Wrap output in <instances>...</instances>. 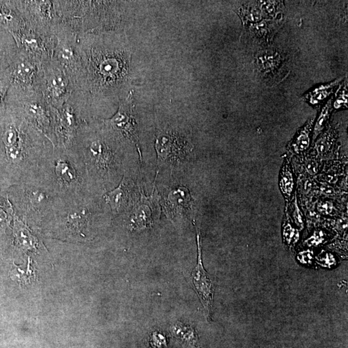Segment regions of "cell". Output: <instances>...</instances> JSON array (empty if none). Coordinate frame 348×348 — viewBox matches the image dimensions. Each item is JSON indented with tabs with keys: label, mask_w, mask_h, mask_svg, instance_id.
<instances>
[{
	"label": "cell",
	"mask_w": 348,
	"mask_h": 348,
	"mask_svg": "<svg viewBox=\"0 0 348 348\" xmlns=\"http://www.w3.org/2000/svg\"><path fill=\"white\" fill-rule=\"evenodd\" d=\"M7 108L16 111L49 139L54 147L53 108L39 92L9 89Z\"/></svg>",
	"instance_id": "277c9868"
},
{
	"label": "cell",
	"mask_w": 348,
	"mask_h": 348,
	"mask_svg": "<svg viewBox=\"0 0 348 348\" xmlns=\"http://www.w3.org/2000/svg\"><path fill=\"white\" fill-rule=\"evenodd\" d=\"M133 92L130 91L125 100L120 101L119 108L110 119L102 120L107 129L112 131L118 137L122 136L138 146V124L133 115Z\"/></svg>",
	"instance_id": "30bf717a"
},
{
	"label": "cell",
	"mask_w": 348,
	"mask_h": 348,
	"mask_svg": "<svg viewBox=\"0 0 348 348\" xmlns=\"http://www.w3.org/2000/svg\"><path fill=\"white\" fill-rule=\"evenodd\" d=\"M172 332L175 336L191 345L196 344L197 334L195 330L190 326H185L183 324L177 323L172 327Z\"/></svg>",
	"instance_id": "ffe728a7"
},
{
	"label": "cell",
	"mask_w": 348,
	"mask_h": 348,
	"mask_svg": "<svg viewBox=\"0 0 348 348\" xmlns=\"http://www.w3.org/2000/svg\"><path fill=\"white\" fill-rule=\"evenodd\" d=\"M53 148L49 139L16 111L7 108L0 117V157L24 178L39 171Z\"/></svg>",
	"instance_id": "6da1fadb"
},
{
	"label": "cell",
	"mask_w": 348,
	"mask_h": 348,
	"mask_svg": "<svg viewBox=\"0 0 348 348\" xmlns=\"http://www.w3.org/2000/svg\"><path fill=\"white\" fill-rule=\"evenodd\" d=\"M314 118H312L307 123L305 127L298 133L293 143V148L296 153H301L306 151L310 147V134H311L312 125Z\"/></svg>",
	"instance_id": "e0dca14e"
},
{
	"label": "cell",
	"mask_w": 348,
	"mask_h": 348,
	"mask_svg": "<svg viewBox=\"0 0 348 348\" xmlns=\"http://www.w3.org/2000/svg\"><path fill=\"white\" fill-rule=\"evenodd\" d=\"M124 180L115 190L106 194V201L110 204L113 211H119L121 208L127 203V192L125 190Z\"/></svg>",
	"instance_id": "ac0fdd59"
},
{
	"label": "cell",
	"mask_w": 348,
	"mask_h": 348,
	"mask_svg": "<svg viewBox=\"0 0 348 348\" xmlns=\"http://www.w3.org/2000/svg\"><path fill=\"white\" fill-rule=\"evenodd\" d=\"M241 17L243 20L244 23L246 22H256L261 20V12L259 9L255 8V7H243L239 11Z\"/></svg>",
	"instance_id": "cb8c5ba5"
},
{
	"label": "cell",
	"mask_w": 348,
	"mask_h": 348,
	"mask_svg": "<svg viewBox=\"0 0 348 348\" xmlns=\"http://www.w3.org/2000/svg\"><path fill=\"white\" fill-rule=\"evenodd\" d=\"M280 188L286 198L292 196L294 188V178L289 166L286 164L282 168L281 180L279 182Z\"/></svg>",
	"instance_id": "d6986e66"
},
{
	"label": "cell",
	"mask_w": 348,
	"mask_h": 348,
	"mask_svg": "<svg viewBox=\"0 0 348 348\" xmlns=\"http://www.w3.org/2000/svg\"><path fill=\"white\" fill-rule=\"evenodd\" d=\"M319 264H321L322 266L326 267V268H331L332 266H334L336 261L334 256L331 254H325L323 256H321V258L319 259Z\"/></svg>",
	"instance_id": "4dcf8cb0"
},
{
	"label": "cell",
	"mask_w": 348,
	"mask_h": 348,
	"mask_svg": "<svg viewBox=\"0 0 348 348\" xmlns=\"http://www.w3.org/2000/svg\"><path fill=\"white\" fill-rule=\"evenodd\" d=\"M332 189V188L327 186H324L321 187V190L323 191L325 194H331L333 192Z\"/></svg>",
	"instance_id": "e575fe53"
},
{
	"label": "cell",
	"mask_w": 348,
	"mask_h": 348,
	"mask_svg": "<svg viewBox=\"0 0 348 348\" xmlns=\"http://www.w3.org/2000/svg\"><path fill=\"white\" fill-rule=\"evenodd\" d=\"M333 141H334V138H332V133H330V131H328L321 136L315 143V150L320 155L325 154L328 152L330 148L332 147Z\"/></svg>",
	"instance_id": "603a6c76"
},
{
	"label": "cell",
	"mask_w": 348,
	"mask_h": 348,
	"mask_svg": "<svg viewBox=\"0 0 348 348\" xmlns=\"http://www.w3.org/2000/svg\"><path fill=\"white\" fill-rule=\"evenodd\" d=\"M54 2L60 21L78 34L107 32L124 22V11L118 2L58 0Z\"/></svg>",
	"instance_id": "7a4b0ae2"
},
{
	"label": "cell",
	"mask_w": 348,
	"mask_h": 348,
	"mask_svg": "<svg viewBox=\"0 0 348 348\" xmlns=\"http://www.w3.org/2000/svg\"><path fill=\"white\" fill-rule=\"evenodd\" d=\"M56 45L53 60L61 66L75 85L82 72V65L78 47V34L66 24L60 22L55 28Z\"/></svg>",
	"instance_id": "8992f818"
},
{
	"label": "cell",
	"mask_w": 348,
	"mask_h": 348,
	"mask_svg": "<svg viewBox=\"0 0 348 348\" xmlns=\"http://www.w3.org/2000/svg\"><path fill=\"white\" fill-rule=\"evenodd\" d=\"M334 206L330 201L323 202L318 206V210L324 215H331L334 212Z\"/></svg>",
	"instance_id": "1f68e13d"
},
{
	"label": "cell",
	"mask_w": 348,
	"mask_h": 348,
	"mask_svg": "<svg viewBox=\"0 0 348 348\" xmlns=\"http://www.w3.org/2000/svg\"><path fill=\"white\" fill-rule=\"evenodd\" d=\"M326 240V234L321 230L314 231V234L307 239L306 243L309 246L321 245Z\"/></svg>",
	"instance_id": "484cf974"
},
{
	"label": "cell",
	"mask_w": 348,
	"mask_h": 348,
	"mask_svg": "<svg viewBox=\"0 0 348 348\" xmlns=\"http://www.w3.org/2000/svg\"><path fill=\"white\" fill-rule=\"evenodd\" d=\"M25 26L14 0L0 1V27L9 33L18 31Z\"/></svg>",
	"instance_id": "4fadbf2b"
},
{
	"label": "cell",
	"mask_w": 348,
	"mask_h": 348,
	"mask_svg": "<svg viewBox=\"0 0 348 348\" xmlns=\"http://www.w3.org/2000/svg\"><path fill=\"white\" fill-rule=\"evenodd\" d=\"M257 67L261 71L269 73L276 70L281 63L279 54L272 51L261 53L257 57Z\"/></svg>",
	"instance_id": "2e32d148"
},
{
	"label": "cell",
	"mask_w": 348,
	"mask_h": 348,
	"mask_svg": "<svg viewBox=\"0 0 348 348\" xmlns=\"http://www.w3.org/2000/svg\"><path fill=\"white\" fill-rule=\"evenodd\" d=\"M44 184L47 192L60 199L82 197L87 169L78 153L71 147L55 146L42 161Z\"/></svg>",
	"instance_id": "3957f363"
},
{
	"label": "cell",
	"mask_w": 348,
	"mask_h": 348,
	"mask_svg": "<svg viewBox=\"0 0 348 348\" xmlns=\"http://www.w3.org/2000/svg\"><path fill=\"white\" fill-rule=\"evenodd\" d=\"M70 205L68 206L65 216H62V223L68 231L76 235L84 236L83 231L87 229L89 223V211L87 208L82 207V205Z\"/></svg>",
	"instance_id": "7c38bea8"
},
{
	"label": "cell",
	"mask_w": 348,
	"mask_h": 348,
	"mask_svg": "<svg viewBox=\"0 0 348 348\" xmlns=\"http://www.w3.org/2000/svg\"><path fill=\"white\" fill-rule=\"evenodd\" d=\"M332 98L329 100L326 105L324 106L321 111V113L317 118V122L315 123L314 135H313V140H315L323 131L327 121H328L330 114L332 111Z\"/></svg>",
	"instance_id": "44dd1931"
},
{
	"label": "cell",
	"mask_w": 348,
	"mask_h": 348,
	"mask_svg": "<svg viewBox=\"0 0 348 348\" xmlns=\"http://www.w3.org/2000/svg\"><path fill=\"white\" fill-rule=\"evenodd\" d=\"M44 65L28 59L17 53L14 62L4 74L9 80V89L19 92H39Z\"/></svg>",
	"instance_id": "9c48e42d"
},
{
	"label": "cell",
	"mask_w": 348,
	"mask_h": 348,
	"mask_svg": "<svg viewBox=\"0 0 348 348\" xmlns=\"http://www.w3.org/2000/svg\"><path fill=\"white\" fill-rule=\"evenodd\" d=\"M306 170L311 175H315L319 172V165L317 161L313 160H309L306 161L305 164Z\"/></svg>",
	"instance_id": "d6a6232c"
},
{
	"label": "cell",
	"mask_w": 348,
	"mask_h": 348,
	"mask_svg": "<svg viewBox=\"0 0 348 348\" xmlns=\"http://www.w3.org/2000/svg\"><path fill=\"white\" fill-rule=\"evenodd\" d=\"M283 238L288 245L295 244L299 241V231L288 222L283 226Z\"/></svg>",
	"instance_id": "d4e9b609"
},
{
	"label": "cell",
	"mask_w": 348,
	"mask_h": 348,
	"mask_svg": "<svg viewBox=\"0 0 348 348\" xmlns=\"http://www.w3.org/2000/svg\"><path fill=\"white\" fill-rule=\"evenodd\" d=\"M38 91L50 106L57 109L69 100L74 86L64 69L52 60L44 65Z\"/></svg>",
	"instance_id": "5b68a950"
},
{
	"label": "cell",
	"mask_w": 348,
	"mask_h": 348,
	"mask_svg": "<svg viewBox=\"0 0 348 348\" xmlns=\"http://www.w3.org/2000/svg\"><path fill=\"white\" fill-rule=\"evenodd\" d=\"M14 2L25 26L40 33L54 35L55 28L61 21L53 1L14 0Z\"/></svg>",
	"instance_id": "ba28073f"
},
{
	"label": "cell",
	"mask_w": 348,
	"mask_h": 348,
	"mask_svg": "<svg viewBox=\"0 0 348 348\" xmlns=\"http://www.w3.org/2000/svg\"><path fill=\"white\" fill-rule=\"evenodd\" d=\"M150 343L153 348H165L166 346V337L160 333L154 332L151 338Z\"/></svg>",
	"instance_id": "4316f807"
},
{
	"label": "cell",
	"mask_w": 348,
	"mask_h": 348,
	"mask_svg": "<svg viewBox=\"0 0 348 348\" xmlns=\"http://www.w3.org/2000/svg\"><path fill=\"white\" fill-rule=\"evenodd\" d=\"M314 257V253L312 251L306 250L300 252L297 256V259L302 264H310Z\"/></svg>",
	"instance_id": "836d02e7"
},
{
	"label": "cell",
	"mask_w": 348,
	"mask_h": 348,
	"mask_svg": "<svg viewBox=\"0 0 348 348\" xmlns=\"http://www.w3.org/2000/svg\"><path fill=\"white\" fill-rule=\"evenodd\" d=\"M293 217L294 218L295 223L297 225L301 227V228H303L304 227V219L302 213L297 204V199H295V202L293 203Z\"/></svg>",
	"instance_id": "f1b7e54d"
},
{
	"label": "cell",
	"mask_w": 348,
	"mask_h": 348,
	"mask_svg": "<svg viewBox=\"0 0 348 348\" xmlns=\"http://www.w3.org/2000/svg\"><path fill=\"white\" fill-rule=\"evenodd\" d=\"M17 52L37 64L44 65L54 56L56 37L54 35L40 33L25 26L11 32Z\"/></svg>",
	"instance_id": "52a82bcc"
},
{
	"label": "cell",
	"mask_w": 348,
	"mask_h": 348,
	"mask_svg": "<svg viewBox=\"0 0 348 348\" xmlns=\"http://www.w3.org/2000/svg\"><path fill=\"white\" fill-rule=\"evenodd\" d=\"M278 5L276 2H261L260 4L261 9L270 16H274L276 13Z\"/></svg>",
	"instance_id": "f546056e"
},
{
	"label": "cell",
	"mask_w": 348,
	"mask_h": 348,
	"mask_svg": "<svg viewBox=\"0 0 348 348\" xmlns=\"http://www.w3.org/2000/svg\"><path fill=\"white\" fill-rule=\"evenodd\" d=\"M17 49L13 37L0 27V77L14 62Z\"/></svg>",
	"instance_id": "5bb4252c"
},
{
	"label": "cell",
	"mask_w": 348,
	"mask_h": 348,
	"mask_svg": "<svg viewBox=\"0 0 348 348\" xmlns=\"http://www.w3.org/2000/svg\"><path fill=\"white\" fill-rule=\"evenodd\" d=\"M347 86L343 88L341 92L337 97L336 101L334 103V107L336 109H339L342 107H345L347 106Z\"/></svg>",
	"instance_id": "83f0119b"
},
{
	"label": "cell",
	"mask_w": 348,
	"mask_h": 348,
	"mask_svg": "<svg viewBox=\"0 0 348 348\" xmlns=\"http://www.w3.org/2000/svg\"><path fill=\"white\" fill-rule=\"evenodd\" d=\"M197 243L198 249V263L191 273V280L194 289L205 309L206 317L208 321H210L212 312L214 288L210 276L204 268L202 260L201 233L198 228H197Z\"/></svg>",
	"instance_id": "8fae6325"
},
{
	"label": "cell",
	"mask_w": 348,
	"mask_h": 348,
	"mask_svg": "<svg viewBox=\"0 0 348 348\" xmlns=\"http://www.w3.org/2000/svg\"><path fill=\"white\" fill-rule=\"evenodd\" d=\"M342 78H339L334 82L327 83L326 85H321L315 88L312 91L305 95V98L310 104L317 106L324 102L330 95L334 92L335 87L341 82Z\"/></svg>",
	"instance_id": "9a60e30c"
},
{
	"label": "cell",
	"mask_w": 348,
	"mask_h": 348,
	"mask_svg": "<svg viewBox=\"0 0 348 348\" xmlns=\"http://www.w3.org/2000/svg\"><path fill=\"white\" fill-rule=\"evenodd\" d=\"M9 80L6 75L0 77V117L6 113L7 109V98L9 89Z\"/></svg>",
	"instance_id": "7402d4cb"
}]
</instances>
